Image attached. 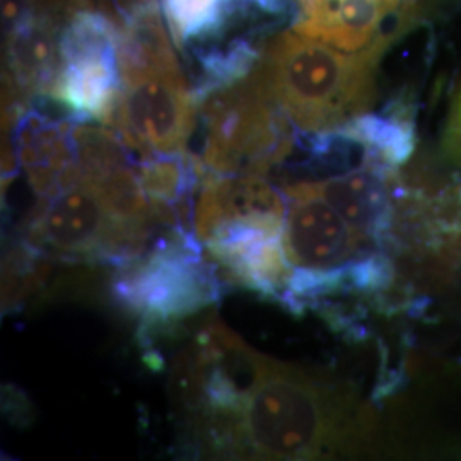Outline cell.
<instances>
[{
    "instance_id": "10",
    "label": "cell",
    "mask_w": 461,
    "mask_h": 461,
    "mask_svg": "<svg viewBox=\"0 0 461 461\" xmlns=\"http://www.w3.org/2000/svg\"><path fill=\"white\" fill-rule=\"evenodd\" d=\"M70 125L72 120L57 122L38 110H26L17 118L11 146L38 197L55 195L83 178L74 156Z\"/></svg>"
},
{
    "instance_id": "2",
    "label": "cell",
    "mask_w": 461,
    "mask_h": 461,
    "mask_svg": "<svg viewBox=\"0 0 461 461\" xmlns=\"http://www.w3.org/2000/svg\"><path fill=\"white\" fill-rule=\"evenodd\" d=\"M392 36L363 51H344L282 32L262 49L257 70L280 110L301 132L337 131L364 115L378 95L376 70Z\"/></svg>"
},
{
    "instance_id": "18",
    "label": "cell",
    "mask_w": 461,
    "mask_h": 461,
    "mask_svg": "<svg viewBox=\"0 0 461 461\" xmlns=\"http://www.w3.org/2000/svg\"><path fill=\"white\" fill-rule=\"evenodd\" d=\"M461 148V76L456 83L455 93L449 101L447 116H446L445 131L441 139V150L447 159L455 156Z\"/></svg>"
},
{
    "instance_id": "16",
    "label": "cell",
    "mask_w": 461,
    "mask_h": 461,
    "mask_svg": "<svg viewBox=\"0 0 461 461\" xmlns=\"http://www.w3.org/2000/svg\"><path fill=\"white\" fill-rule=\"evenodd\" d=\"M70 139L84 178H99L123 166H132V149L116 132L72 122Z\"/></svg>"
},
{
    "instance_id": "6",
    "label": "cell",
    "mask_w": 461,
    "mask_h": 461,
    "mask_svg": "<svg viewBox=\"0 0 461 461\" xmlns=\"http://www.w3.org/2000/svg\"><path fill=\"white\" fill-rule=\"evenodd\" d=\"M197 113L183 70L148 74L122 81L110 125L133 152L149 158L183 152Z\"/></svg>"
},
{
    "instance_id": "13",
    "label": "cell",
    "mask_w": 461,
    "mask_h": 461,
    "mask_svg": "<svg viewBox=\"0 0 461 461\" xmlns=\"http://www.w3.org/2000/svg\"><path fill=\"white\" fill-rule=\"evenodd\" d=\"M57 21L30 11L9 32V83L26 104L34 96L49 95L62 67Z\"/></svg>"
},
{
    "instance_id": "14",
    "label": "cell",
    "mask_w": 461,
    "mask_h": 461,
    "mask_svg": "<svg viewBox=\"0 0 461 461\" xmlns=\"http://www.w3.org/2000/svg\"><path fill=\"white\" fill-rule=\"evenodd\" d=\"M118 64L122 81L148 74L182 72L158 2L125 19L118 45Z\"/></svg>"
},
{
    "instance_id": "3",
    "label": "cell",
    "mask_w": 461,
    "mask_h": 461,
    "mask_svg": "<svg viewBox=\"0 0 461 461\" xmlns=\"http://www.w3.org/2000/svg\"><path fill=\"white\" fill-rule=\"evenodd\" d=\"M205 127L202 163L219 175H267L282 165L299 131L253 68L247 79L219 89L198 104Z\"/></svg>"
},
{
    "instance_id": "11",
    "label": "cell",
    "mask_w": 461,
    "mask_h": 461,
    "mask_svg": "<svg viewBox=\"0 0 461 461\" xmlns=\"http://www.w3.org/2000/svg\"><path fill=\"white\" fill-rule=\"evenodd\" d=\"M284 192L265 175H219L205 171L195 202L194 228L203 243L230 221L258 214H285Z\"/></svg>"
},
{
    "instance_id": "15",
    "label": "cell",
    "mask_w": 461,
    "mask_h": 461,
    "mask_svg": "<svg viewBox=\"0 0 461 461\" xmlns=\"http://www.w3.org/2000/svg\"><path fill=\"white\" fill-rule=\"evenodd\" d=\"M369 148L383 165L396 169L405 165L417 146L415 113L405 98L390 103L381 113H364L344 127Z\"/></svg>"
},
{
    "instance_id": "7",
    "label": "cell",
    "mask_w": 461,
    "mask_h": 461,
    "mask_svg": "<svg viewBox=\"0 0 461 461\" xmlns=\"http://www.w3.org/2000/svg\"><path fill=\"white\" fill-rule=\"evenodd\" d=\"M282 192L287 203L284 248L293 268L339 272L381 249L320 197L312 182L287 183Z\"/></svg>"
},
{
    "instance_id": "17",
    "label": "cell",
    "mask_w": 461,
    "mask_h": 461,
    "mask_svg": "<svg viewBox=\"0 0 461 461\" xmlns=\"http://www.w3.org/2000/svg\"><path fill=\"white\" fill-rule=\"evenodd\" d=\"M169 32L178 49L188 43L207 41L219 33L228 0H161Z\"/></svg>"
},
{
    "instance_id": "5",
    "label": "cell",
    "mask_w": 461,
    "mask_h": 461,
    "mask_svg": "<svg viewBox=\"0 0 461 461\" xmlns=\"http://www.w3.org/2000/svg\"><path fill=\"white\" fill-rule=\"evenodd\" d=\"M156 230L116 221L96 188L81 178L55 195L40 197L26 219L23 240L45 257L120 268L142 258L156 245Z\"/></svg>"
},
{
    "instance_id": "19",
    "label": "cell",
    "mask_w": 461,
    "mask_h": 461,
    "mask_svg": "<svg viewBox=\"0 0 461 461\" xmlns=\"http://www.w3.org/2000/svg\"><path fill=\"white\" fill-rule=\"evenodd\" d=\"M451 161H453V163H456V165L461 166V148L458 149L456 152H455V156L451 158Z\"/></svg>"
},
{
    "instance_id": "8",
    "label": "cell",
    "mask_w": 461,
    "mask_h": 461,
    "mask_svg": "<svg viewBox=\"0 0 461 461\" xmlns=\"http://www.w3.org/2000/svg\"><path fill=\"white\" fill-rule=\"evenodd\" d=\"M285 214H258L230 221L203 241L217 264L240 285L279 301L293 267L284 248Z\"/></svg>"
},
{
    "instance_id": "4",
    "label": "cell",
    "mask_w": 461,
    "mask_h": 461,
    "mask_svg": "<svg viewBox=\"0 0 461 461\" xmlns=\"http://www.w3.org/2000/svg\"><path fill=\"white\" fill-rule=\"evenodd\" d=\"M195 230H167L148 253L116 272V303L142 323L171 325L221 301L222 282L202 257Z\"/></svg>"
},
{
    "instance_id": "12",
    "label": "cell",
    "mask_w": 461,
    "mask_h": 461,
    "mask_svg": "<svg viewBox=\"0 0 461 461\" xmlns=\"http://www.w3.org/2000/svg\"><path fill=\"white\" fill-rule=\"evenodd\" d=\"M120 87L118 50H106L62 60L49 96L62 104L77 123L98 120L110 125Z\"/></svg>"
},
{
    "instance_id": "1",
    "label": "cell",
    "mask_w": 461,
    "mask_h": 461,
    "mask_svg": "<svg viewBox=\"0 0 461 461\" xmlns=\"http://www.w3.org/2000/svg\"><path fill=\"white\" fill-rule=\"evenodd\" d=\"M367 415L354 398L296 366L257 356L226 458L312 460L363 439Z\"/></svg>"
},
{
    "instance_id": "9",
    "label": "cell",
    "mask_w": 461,
    "mask_h": 461,
    "mask_svg": "<svg viewBox=\"0 0 461 461\" xmlns=\"http://www.w3.org/2000/svg\"><path fill=\"white\" fill-rule=\"evenodd\" d=\"M393 175L395 169L388 166L369 163L308 182L352 228L369 236L381 249L390 251L396 243V212L390 186Z\"/></svg>"
}]
</instances>
